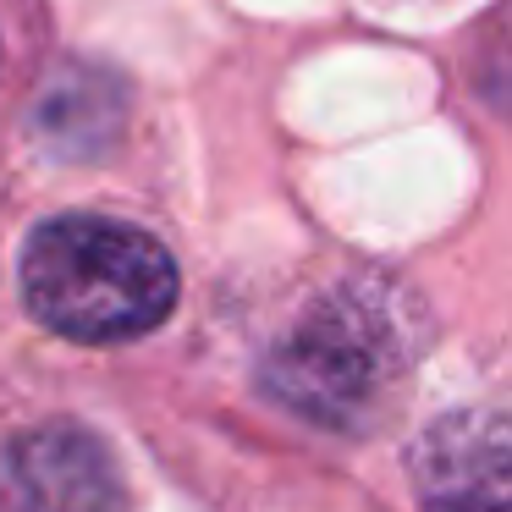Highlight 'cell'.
Here are the masks:
<instances>
[{"label": "cell", "mask_w": 512, "mask_h": 512, "mask_svg": "<svg viewBox=\"0 0 512 512\" xmlns=\"http://www.w3.org/2000/svg\"><path fill=\"white\" fill-rule=\"evenodd\" d=\"M23 303L67 342H133L177 309V259L111 215H56L23 248Z\"/></svg>", "instance_id": "cell-1"}, {"label": "cell", "mask_w": 512, "mask_h": 512, "mask_svg": "<svg viewBox=\"0 0 512 512\" xmlns=\"http://www.w3.org/2000/svg\"><path fill=\"white\" fill-rule=\"evenodd\" d=\"M397 331L386 309L358 292L325 298L287 342L270 353V391L320 424H358L397 375Z\"/></svg>", "instance_id": "cell-2"}, {"label": "cell", "mask_w": 512, "mask_h": 512, "mask_svg": "<svg viewBox=\"0 0 512 512\" xmlns=\"http://www.w3.org/2000/svg\"><path fill=\"white\" fill-rule=\"evenodd\" d=\"M111 452L83 424H34L0 446V512H116Z\"/></svg>", "instance_id": "cell-3"}, {"label": "cell", "mask_w": 512, "mask_h": 512, "mask_svg": "<svg viewBox=\"0 0 512 512\" xmlns=\"http://www.w3.org/2000/svg\"><path fill=\"white\" fill-rule=\"evenodd\" d=\"M424 512H507V424L501 413H452L413 446Z\"/></svg>", "instance_id": "cell-4"}]
</instances>
